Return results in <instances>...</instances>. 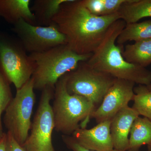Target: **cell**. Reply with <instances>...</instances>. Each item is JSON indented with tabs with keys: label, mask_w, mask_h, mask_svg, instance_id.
Instances as JSON below:
<instances>
[{
	"label": "cell",
	"mask_w": 151,
	"mask_h": 151,
	"mask_svg": "<svg viewBox=\"0 0 151 151\" xmlns=\"http://www.w3.org/2000/svg\"><path fill=\"white\" fill-rule=\"evenodd\" d=\"M121 19L119 13L103 16L91 13L82 0H70L61 5L53 18L66 45L79 55L92 54L111 25Z\"/></svg>",
	"instance_id": "obj_1"
},
{
	"label": "cell",
	"mask_w": 151,
	"mask_h": 151,
	"mask_svg": "<svg viewBox=\"0 0 151 151\" xmlns=\"http://www.w3.org/2000/svg\"><path fill=\"white\" fill-rule=\"evenodd\" d=\"M126 24L120 19L111 25L100 45L86 62L94 69L116 78L148 86L151 84V71L126 61L122 55V45L116 44L117 37Z\"/></svg>",
	"instance_id": "obj_2"
},
{
	"label": "cell",
	"mask_w": 151,
	"mask_h": 151,
	"mask_svg": "<svg viewBox=\"0 0 151 151\" xmlns=\"http://www.w3.org/2000/svg\"><path fill=\"white\" fill-rule=\"evenodd\" d=\"M66 74L55 87L52 108L55 130L70 136L79 128H85L95 108L86 98L70 94L66 89Z\"/></svg>",
	"instance_id": "obj_3"
},
{
	"label": "cell",
	"mask_w": 151,
	"mask_h": 151,
	"mask_svg": "<svg viewBox=\"0 0 151 151\" xmlns=\"http://www.w3.org/2000/svg\"><path fill=\"white\" fill-rule=\"evenodd\" d=\"M92 55L77 54L66 45L31 53L29 56L35 65L32 76L34 89L42 91L47 87L55 88L60 78L75 70L79 63L88 60Z\"/></svg>",
	"instance_id": "obj_4"
},
{
	"label": "cell",
	"mask_w": 151,
	"mask_h": 151,
	"mask_svg": "<svg viewBox=\"0 0 151 151\" xmlns=\"http://www.w3.org/2000/svg\"><path fill=\"white\" fill-rule=\"evenodd\" d=\"M66 76L68 93L85 97L95 109L100 106L116 79L110 74L92 68L86 61L79 63L75 70L67 73Z\"/></svg>",
	"instance_id": "obj_5"
},
{
	"label": "cell",
	"mask_w": 151,
	"mask_h": 151,
	"mask_svg": "<svg viewBox=\"0 0 151 151\" xmlns=\"http://www.w3.org/2000/svg\"><path fill=\"white\" fill-rule=\"evenodd\" d=\"M34 89L31 77L20 89H17L15 96L5 111L4 122L7 132L22 146L28 137L31 128L35 103Z\"/></svg>",
	"instance_id": "obj_6"
},
{
	"label": "cell",
	"mask_w": 151,
	"mask_h": 151,
	"mask_svg": "<svg viewBox=\"0 0 151 151\" xmlns=\"http://www.w3.org/2000/svg\"><path fill=\"white\" fill-rule=\"evenodd\" d=\"M35 65L19 40L0 32V70L16 89L30 79Z\"/></svg>",
	"instance_id": "obj_7"
},
{
	"label": "cell",
	"mask_w": 151,
	"mask_h": 151,
	"mask_svg": "<svg viewBox=\"0 0 151 151\" xmlns=\"http://www.w3.org/2000/svg\"><path fill=\"white\" fill-rule=\"evenodd\" d=\"M54 90L55 88L47 87L42 90L30 133L22 145L26 151H55L52 142L54 119L50 104Z\"/></svg>",
	"instance_id": "obj_8"
},
{
	"label": "cell",
	"mask_w": 151,
	"mask_h": 151,
	"mask_svg": "<svg viewBox=\"0 0 151 151\" xmlns=\"http://www.w3.org/2000/svg\"><path fill=\"white\" fill-rule=\"evenodd\" d=\"M12 31L26 51L39 53L66 45L65 38L54 23L43 27L29 23L21 19L14 24Z\"/></svg>",
	"instance_id": "obj_9"
},
{
	"label": "cell",
	"mask_w": 151,
	"mask_h": 151,
	"mask_svg": "<svg viewBox=\"0 0 151 151\" xmlns=\"http://www.w3.org/2000/svg\"><path fill=\"white\" fill-rule=\"evenodd\" d=\"M135 84L132 81L116 78L100 106L92 113L91 118L95 119L97 124L111 121L133 100Z\"/></svg>",
	"instance_id": "obj_10"
},
{
	"label": "cell",
	"mask_w": 151,
	"mask_h": 151,
	"mask_svg": "<svg viewBox=\"0 0 151 151\" xmlns=\"http://www.w3.org/2000/svg\"><path fill=\"white\" fill-rule=\"evenodd\" d=\"M111 122H101L90 129L79 128L71 136L80 145L89 150H112L114 148L110 132Z\"/></svg>",
	"instance_id": "obj_11"
},
{
	"label": "cell",
	"mask_w": 151,
	"mask_h": 151,
	"mask_svg": "<svg viewBox=\"0 0 151 151\" xmlns=\"http://www.w3.org/2000/svg\"><path fill=\"white\" fill-rule=\"evenodd\" d=\"M139 116L134 109L128 106L119 111L111 120L110 132L114 149L128 151L132 124Z\"/></svg>",
	"instance_id": "obj_12"
},
{
	"label": "cell",
	"mask_w": 151,
	"mask_h": 151,
	"mask_svg": "<svg viewBox=\"0 0 151 151\" xmlns=\"http://www.w3.org/2000/svg\"><path fill=\"white\" fill-rule=\"evenodd\" d=\"M30 0H0V17L14 24L21 19L37 25L35 17L29 7Z\"/></svg>",
	"instance_id": "obj_13"
},
{
	"label": "cell",
	"mask_w": 151,
	"mask_h": 151,
	"mask_svg": "<svg viewBox=\"0 0 151 151\" xmlns=\"http://www.w3.org/2000/svg\"><path fill=\"white\" fill-rule=\"evenodd\" d=\"M70 0H35L30 8L37 25L48 26L53 23V18L61 5Z\"/></svg>",
	"instance_id": "obj_14"
},
{
	"label": "cell",
	"mask_w": 151,
	"mask_h": 151,
	"mask_svg": "<svg viewBox=\"0 0 151 151\" xmlns=\"http://www.w3.org/2000/svg\"><path fill=\"white\" fill-rule=\"evenodd\" d=\"M118 12L126 24L137 22L141 19L151 17V0H128Z\"/></svg>",
	"instance_id": "obj_15"
},
{
	"label": "cell",
	"mask_w": 151,
	"mask_h": 151,
	"mask_svg": "<svg viewBox=\"0 0 151 151\" xmlns=\"http://www.w3.org/2000/svg\"><path fill=\"white\" fill-rule=\"evenodd\" d=\"M122 55L127 62L146 68L151 63V39L127 45Z\"/></svg>",
	"instance_id": "obj_16"
},
{
	"label": "cell",
	"mask_w": 151,
	"mask_h": 151,
	"mask_svg": "<svg viewBox=\"0 0 151 151\" xmlns=\"http://www.w3.org/2000/svg\"><path fill=\"white\" fill-rule=\"evenodd\" d=\"M151 142V121L139 116L131 128L128 151H139L142 146L147 145Z\"/></svg>",
	"instance_id": "obj_17"
},
{
	"label": "cell",
	"mask_w": 151,
	"mask_h": 151,
	"mask_svg": "<svg viewBox=\"0 0 151 151\" xmlns=\"http://www.w3.org/2000/svg\"><path fill=\"white\" fill-rule=\"evenodd\" d=\"M151 39V20L126 24L116 39V43L122 45L129 41L136 42Z\"/></svg>",
	"instance_id": "obj_18"
},
{
	"label": "cell",
	"mask_w": 151,
	"mask_h": 151,
	"mask_svg": "<svg viewBox=\"0 0 151 151\" xmlns=\"http://www.w3.org/2000/svg\"><path fill=\"white\" fill-rule=\"evenodd\" d=\"M134 95L132 108L139 116H144L151 121V91L147 86L139 85L134 88Z\"/></svg>",
	"instance_id": "obj_19"
},
{
	"label": "cell",
	"mask_w": 151,
	"mask_h": 151,
	"mask_svg": "<svg viewBox=\"0 0 151 151\" xmlns=\"http://www.w3.org/2000/svg\"><path fill=\"white\" fill-rule=\"evenodd\" d=\"M10 83L0 70V136L3 132L2 115L9 105L13 98Z\"/></svg>",
	"instance_id": "obj_20"
},
{
	"label": "cell",
	"mask_w": 151,
	"mask_h": 151,
	"mask_svg": "<svg viewBox=\"0 0 151 151\" xmlns=\"http://www.w3.org/2000/svg\"><path fill=\"white\" fill-rule=\"evenodd\" d=\"M128 0H99L98 12L100 16L112 14L119 11Z\"/></svg>",
	"instance_id": "obj_21"
},
{
	"label": "cell",
	"mask_w": 151,
	"mask_h": 151,
	"mask_svg": "<svg viewBox=\"0 0 151 151\" xmlns=\"http://www.w3.org/2000/svg\"><path fill=\"white\" fill-rule=\"evenodd\" d=\"M63 141L66 147L71 151H92L84 148L79 144L72 137L63 135L62 136ZM110 151H119L113 149Z\"/></svg>",
	"instance_id": "obj_22"
},
{
	"label": "cell",
	"mask_w": 151,
	"mask_h": 151,
	"mask_svg": "<svg viewBox=\"0 0 151 151\" xmlns=\"http://www.w3.org/2000/svg\"><path fill=\"white\" fill-rule=\"evenodd\" d=\"M7 148L8 151H26L24 148L19 144L12 136L7 132Z\"/></svg>",
	"instance_id": "obj_23"
},
{
	"label": "cell",
	"mask_w": 151,
	"mask_h": 151,
	"mask_svg": "<svg viewBox=\"0 0 151 151\" xmlns=\"http://www.w3.org/2000/svg\"><path fill=\"white\" fill-rule=\"evenodd\" d=\"M0 151H8L7 133H4L1 138L0 139Z\"/></svg>",
	"instance_id": "obj_24"
},
{
	"label": "cell",
	"mask_w": 151,
	"mask_h": 151,
	"mask_svg": "<svg viewBox=\"0 0 151 151\" xmlns=\"http://www.w3.org/2000/svg\"><path fill=\"white\" fill-rule=\"evenodd\" d=\"M148 151H151V142L148 145H147Z\"/></svg>",
	"instance_id": "obj_25"
},
{
	"label": "cell",
	"mask_w": 151,
	"mask_h": 151,
	"mask_svg": "<svg viewBox=\"0 0 151 151\" xmlns=\"http://www.w3.org/2000/svg\"><path fill=\"white\" fill-rule=\"evenodd\" d=\"M147 86V87L148 89L151 91V84H150V85H148V86Z\"/></svg>",
	"instance_id": "obj_26"
},
{
	"label": "cell",
	"mask_w": 151,
	"mask_h": 151,
	"mask_svg": "<svg viewBox=\"0 0 151 151\" xmlns=\"http://www.w3.org/2000/svg\"><path fill=\"white\" fill-rule=\"evenodd\" d=\"M2 136H0V139H1V138Z\"/></svg>",
	"instance_id": "obj_27"
}]
</instances>
